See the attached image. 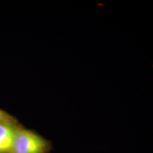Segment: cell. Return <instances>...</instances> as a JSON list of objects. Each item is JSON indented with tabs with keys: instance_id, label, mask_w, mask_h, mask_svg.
<instances>
[{
	"instance_id": "cell-1",
	"label": "cell",
	"mask_w": 153,
	"mask_h": 153,
	"mask_svg": "<svg viewBox=\"0 0 153 153\" xmlns=\"http://www.w3.org/2000/svg\"><path fill=\"white\" fill-rule=\"evenodd\" d=\"M48 148L47 141L37 133L19 128L10 153H45Z\"/></svg>"
},
{
	"instance_id": "cell-2",
	"label": "cell",
	"mask_w": 153,
	"mask_h": 153,
	"mask_svg": "<svg viewBox=\"0 0 153 153\" xmlns=\"http://www.w3.org/2000/svg\"><path fill=\"white\" fill-rule=\"evenodd\" d=\"M19 128L14 120L0 123V153H10Z\"/></svg>"
},
{
	"instance_id": "cell-3",
	"label": "cell",
	"mask_w": 153,
	"mask_h": 153,
	"mask_svg": "<svg viewBox=\"0 0 153 153\" xmlns=\"http://www.w3.org/2000/svg\"><path fill=\"white\" fill-rule=\"evenodd\" d=\"M13 120V118L11 116L5 112L4 111L0 109V123H3V122H7V121H11Z\"/></svg>"
}]
</instances>
